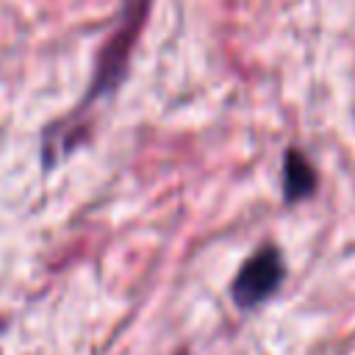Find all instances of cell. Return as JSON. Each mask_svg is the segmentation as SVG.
Listing matches in <instances>:
<instances>
[{
    "label": "cell",
    "instance_id": "obj_2",
    "mask_svg": "<svg viewBox=\"0 0 355 355\" xmlns=\"http://www.w3.org/2000/svg\"><path fill=\"white\" fill-rule=\"evenodd\" d=\"M144 8H147V6H144ZM139 17H141V8L133 14L130 22H125V25L116 31V36L111 39V44L105 47L89 97L105 94V92H111V89L116 86V80H119V75H122V67H125V55H128V50H130V42H133V36H136V28H139Z\"/></svg>",
    "mask_w": 355,
    "mask_h": 355
},
{
    "label": "cell",
    "instance_id": "obj_1",
    "mask_svg": "<svg viewBox=\"0 0 355 355\" xmlns=\"http://www.w3.org/2000/svg\"><path fill=\"white\" fill-rule=\"evenodd\" d=\"M283 277H286L283 255H280L277 247L266 244L255 255H250L244 261V266L239 269V275H236V280L230 286L233 302L239 308H255V305L266 302L280 288Z\"/></svg>",
    "mask_w": 355,
    "mask_h": 355
},
{
    "label": "cell",
    "instance_id": "obj_3",
    "mask_svg": "<svg viewBox=\"0 0 355 355\" xmlns=\"http://www.w3.org/2000/svg\"><path fill=\"white\" fill-rule=\"evenodd\" d=\"M316 191V169L300 150H288L283 161V194L288 202L305 200Z\"/></svg>",
    "mask_w": 355,
    "mask_h": 355
}]
</instances>
